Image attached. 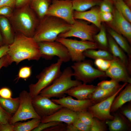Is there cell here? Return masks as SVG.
Here are the masks:
<instances>
[{
  "label": "cell",
  "mask_w": 131,
  "mask_h": 131,
  "mask_svg": "<svg viewBox=\"0 0 131 131\" xmlns=\"http://www.w3.org/2000/svg\"><path fill=\"white\" fill-rule=\"evenodd\" d=\"M8 46L7 54L11 64H17L25 60H38L41 57L38 43L33 37L16 32L13 41Z\"/></svg>",
  "instance_id": "cell-1"
},
{
  "label": "cell",
  "mask_w": 131,
  "mask_h": 131,
  "mask_svg": "<svg viewBox=\"0 0 131 131\" xmlns=\"http://www.w3.org/2000/svg\"><path fill=\"white\" fill-rule=\"evenodd\" d=\"M71 25L61 19L46 15L40 20L33 37L37 42L55 41L60 34L69 30Z\"/></svg>",
  "instance_id": "cell-2"
},
{
  "label": "cell",
  "mask_w": 131,
  "mask_h": 131,
  "mask_svg": "<svg viewBox=\"0 0 131 131\" xmlns=\"http://www.w3.org/2000/svg\"><path fill=\"white\" fill-rule=\"evenodd\" d=\"M16 32L33 37L40 20L29 5L16 8L8 18Z\"/></svg>",
  "instance_id": "cell-3"
},
{
  "label": "cell",
  "mask_w": 131,
  "mask_h": 131,
  "mask_svg": "<svg viewBox=\"0 0 131 131\" xmlns=\"http://www.w3.org/2000/svg\"><path fill=\"white\" fill-rule=\"evenodd\" d=\"M73 72L71 67L65 68L60 75L50 85L42 90L39 94L49 98H61L66 96V92L74 87L82 83L76 80H73Z\"/></svg>",
  "instance_id": "cell-4"
},
{
  "label": "cell",
  "mask_w": 131,
  "mask_h": 131,
  "mask_svg": "<svg viewBox=\"0 0 131 131\" xmlns=\"http://www.w3.org/2000/svg\"><path fill=\"white\" fill-rule=\"evenodd\" d=\"M63 63L59 59L57 62L45 68L36 76L37 82L29 86V93L32 98L39 94L42 90L51 84L60 75Z\"/></svg>",
  "instance_id": "cell-5"
},
{
  "label": "cell",
  "mask_w": 131,
  "mask_h": 131,
  "mask_svg": "<svg viewBox=\"0 0 131 131\" xmlns=\"http://www.w3.org/2000/svg\"><path fill=\"white\" fill-rule=\"evenodd\" d=\"M56 41L61 43L66 47L69 52L71 60L74 62L85 59L86 57L83 52L86 50L90 49H103L95 42L78 41L61 37H58Z\"/></svg>",
  "instance_id": "cell-6"
},
{
  "label": "cell",
  "mask_w": 131,
  "mask_h": 131,
  "mask_svg": "<svg viewBox=\"0 0 131 131\" xmlns=\"http://www.w3.org/2000/svg\"><path fill=\"white\" fill-rule=\"evenodd\" d=\"M76 79L87 84L96 79L106 77L105 73L94 68L89 60L75 62L71 66Z\"/></svg>",
  "instance_id": "cell-7"
},
{
  "label": "cell",
  "mask_w": 131,
  "mask_h": 131,
  "mask_svg": "<svg viewBox=\"0 0 131 131\" xmlns=\"http://www.w3.org/2000/svg\"><path fill=\"white\" fill-rule=\"evenodd\" d=\"M20 104L16 112L11 117L9 123L13 124L20 121L41 117L35 111L32 103V98L29 92L23 90L20 93Z\"/></svg>",
  "instance_id": "cell-8"
},
{
  "label": "cell",
  "mask_w": 131,
  "mask_h": 131,
  "mask_svg": "<svg viewBox=\"0 0 131 131\" xmlns=\"http://www.w3.org/2000/svg\"><path fill=\"white\" fill-rule=\"evenodd\" d=\"M99 29L94 25H89L81 20L75 19L70 29L60 34L58 37H74L80 38L82 40L95 42L94 36Z\"/></svg>",
  "instance_id": "cell-9"
},
{
  "label": "cell",
  "mask_w": 131,
  "mask_h": 131,
  "mask_svg": "<svg viewBox=\"0 0 131 131\" xmlns=\"http://www.w3.org/2000/svg\"><path fill=\"white\" fill-rule=\"evenodd\" d=\"M38 43L41 57L49 60L56 56L63 62H67L71 60L67 49L61 43L56 41Z\"/></svg>",
  "instance_id": "cell-10"
},
{
  "label": "cell",
  "mask_w": 131,
  "mask_h": 131,
  "mask_svg": "<svg viewBox=\"0 0 131 131\" xmlns=\"http://www.w3.org/2000/svg\"><path fill=\"white\" fill-rule=\"evenodd\" d=\"M74 11L72 0H52L46 15L58 18L72 25L75 20Z\"/></svg>",
  "instance_id": "cell-11"
},
{
  "label": "cell",
  "mask_w": 131,
  "mask_h": 131,
  "mask_svg": "<svg viewBox=\"0 0 131 131\" xmlns=\"http://www.w3.org/2000/svg\"><path fill=\"white\" fill-rule=\"evenodd\" d=\"M127 84V83H124L122 87L114 94L101 101L89 107L87 110L93 117L101 120L106 121L107 120L113 119L114 116L110 113L112 103L115 98Z\"/></svg>",
  "instance_id": "cell-12"
},
{
  "label": "cell",
  "mask_w": 131,
  "mask_h": 131,
  "mask_svg": "<svg viewBox=\"0 0 131 131\" xmlns=\"http://www.w3.org/2000/svg\"><path fill=\"white\" fill-rule=\"evenodd\" d=\"M32 103L35 111L41 118L53 114L63 107L49 98L39 94L32 98Z\"/></svg>",
  "instance_id": "cell-13"
},
{
  "label": "cell",
  "mask_w": 131,
  "mask_h": 131,
  "mask_svg": "<svg viewBox=\"0 0 131 131\" xmlns=\"http://www.w3.org/2000/svg\"><path fill=\"white\" fill-rule=\"evenodd\" d=\"M106 76L119 82L131 83L130 74L125 64L118 58L115 57L105 72Z\"/></svg>",
  "instance_id": "cell-14"
},
{
  "label": "cell",
  "mask_w": 131,
  "mask_h": 131,
  "mask_svg": "<svg viewBox=\"0 0 131 131\" xmlns=\"http://www.w3.org/2000/svg\"><path fill=\"white\" fill-rule=\"evenodd\" d=\"M113 18L108 22L110 28L122 35L131 43V25L120 11L116 8L113 12Z\"/></svg>",
  "instance_id": "cell-15"
},
{
  "label": "cell",
  "mask_w": 131,
  "mask_h": 131,
  "mask_svg": "<svg viewBox=\"0 0 131 131\" xmlns=\"http://www.w3.org/2000/svg\"><path fill=\"white\" fill-rule=\"evenodd\" d=\"M51 100L57 104L76 112L87 110L89 107L94 105L90 99H75L69 95L58 99L52 98Z\"/></svg>",
  "instance_id": "cell-16"
},
{
  "label": "cell",
  "mask_w": 131,
  "mask_h": 131,
  "mask_svg": "<svg viewBox=\"0 0 131 131\" xmlns=\"http://www.w3.org/2000/svg\"><path fill=\"white\" fill-rule=\"evenodd\" d=\"M77 118V112L62 107L53 114L42 117L41 123L56 121L69 124H72Z\"/></svg>",
  "instance_id": "cell-17"
},
{
  "label": "cell",
  "mask_w": 131,
  "mask_h": 131,
  "mask_svg": "<svg viewBox=\"0 0 131 131\" xmlns=\"http://www.w3.org/2000/svg\"><path fill=\"white\" fill-rule=\"evenodd\" d=\"M97 86L83 83L70 88L66 92V94L74 97L78 99H89L95 90Z\"/></svg>",
  "instance_id": "cell-18"
},
{
  "label": "cell",
  "mask_w": 131,
  "mask_h": 131,
  "mask_svg": "<svg viewBox=\"0 0 131 131\" xmlns=\"http://www.w3.org/2000/svg\"><path fill=\"white\" fill-rule=\"evenodd\" d=\"M99 12V9L97 7H92L89 10L83 12L74 11V17L75 19L84 20L91 23L99 29L102 25Z\"/></svg>",
  "instance_id": "cell-19"
},
{
  "label": "cell",
  "mask_w": 131,
  "mask_h": 131,
  "mask_svg": "<svg viewBox=\"0 0 131 131\" xmlns=\"http://www.w3.org/2000/svg\"><path fill=\"white\" fill-rule=\"evenodd\" d=\"M109 52L115 58L120 59L125 65L130 74L131 72V60L109 35L107 36Z\"/></svg>",
  "instance_id": "cell-20"
},
{
  "label": "cell",
  "mask_w": 131,
  "mask_h": 131,
  "mask_svg": "<svg viewBox=\"0 0 131 131\" xmlns=\"http://www.w3.org/2000/svg\"><path fill=\"white\" fill-rule=\"evenodd\" d=\"M116 97L112 105L110 112L116 111L125 104L131 100V83H128Z\"/></svg>",
  "instance_id": "cell-21"
},
{
  "label": "cell",
  "mask_w": 131,
  "mask_h": 131,
  "mask_svg": "<svg viewBox=\"0 0 131 131\" xmlns=\"http://www.w3.org/2000/svg\"><path fill=\"white\" fill-rule=\"evenodd\" d=\"M0 30L6 44L9 45L14 41L15 33L8 19L0 16Z\"/></svg>",
  "instance_id": "cell-22"
},
{
  "label": "cell",
  "mask_w": 131,
  "mask_h": 131,
  "mask_svg": "<svg viewBox=\"0 0 131 131\" xmlns=\"http://www.w3.org/2000/svg\"><path fill=\"white\" fill-rule=\"evenodd\" d=\"M122 85H121L118 88L110 90L104 89L97 86L89 99L94 104L98 103L114 94L122 87Z\"/></svg>",
  "instance_id": "cell-23"
},
{
  "label": "cell",
  "mask_w": 131,
  "mask_h": 131,
  "mask_svg": "<svg viewBox=\"0 0 131 131\" xmlns=\"http://www.w3.org/2000/svg\"><path fill=\"white\" fill-rule=\"evenodd\" d=\"M50 4L49 0H31L29 6L40 20L46 15Z\"/></svg>",
  "instance_id": "cell-24"
},
{
  "label": "cell",
  "mask_w": 131,
  "mask_h": 131,
  "mask_svg": "<svg viewBox=\"0 0 131 131\" xmlns=\"http://www.w3.org/2000/svg\"><path fill=\"white\" fill-rule=\"evenodd\" d=\"M108 30L109 35L123 51L127 53L129 59L131 60V48L126 39L110 28L108 29Z\"/></svg>",
  "instance_id": "cell-25"
},
{
  "label": "cell",
  "mask_w": 131,
  "mask_h": 131,
  "mask_svg": "<svg viewBox=\"0 0 131 131\" xmlns=\"http://www.w3.org/2000/svg\"><path fill=\"white\" fill-rule=\"evenodd\" d=\"M19 104V97L4 98L0 96V104L7 112L12 116L16 112Z\"/></svg>",
  "instance_id": "cell-26"
},
{
  "label": "cell",
  "mask_w": 131,
  "mask_h": 131,
  "mask_svg": "<svg viewBox=\"0 0 131 131\" xmlns=\"http://www.w3.org/2000/svg\"><path fill=\"white\" fill-rule=\"evenodd\" d=\"M102 0H73V9L74 11L83 12L93 7L100 5Z\"/></svg>",
  "instance_id": "cell-27"
},
{
  "label": "cell",
  "mask_w": 131,
  "mask_h": 131,
  "mask_svg": "<svg viewBox=\"0 0 131 131\" xmlns=\"http://www.w3.org/2000/svg\"><path fill=\"white\" fill-rule=\"evenodd\" d=\"M105 123L110 131H123L127 130L128 128L127 124L120 116L116 115L111 120H107Z\"/></svg>",
  "instance_id": "cell-28"
},
{
  "label": "cell",
  "mask_w": 131,
  "mask_h": 131,
  "mask_svg": "<svg viewBox=\"0 0 131 131\" xmlns=\"http://www.w3.org/2000/svg\"><path fill=\"white\" fill-rule=\"evenodd\" d=\"M90 49L85 51L83 54L86 57L94 59H102L112 60L114 57L108 51L106 50L99 49Z\"/></svg>",
  "instance_id": "cell-29"
},
{
  "label": "cell",
  "mask_w": 131,
  "mask_h": 131,
  "mask_svg": "<svg viewBox=\"0 0 131 131\" xmlns=\"http://www.w3.org/2000/svg\"><path fill=\"white\" fill-rule=\"evenodd\" d=\"M40 119L33 118L24 122H17L13 124L14 131H31L37 127L40 123Z\"/></svg>",
  "instance_id": "cell-30"
},
{
  "label": "cell",
  "mask_w": 131,
  "mask_h": 131,
  "mask_svg": "<svg viewBox=\"0 0 131 131\" xmlns=\"http://www.w3.org/2000/svg\"><path fill=\"white\" fill-rule=\"evenodd\" d=\"M99 30V32L95 35L94 36L95 42L97 43L103 49L109 51L107 38L105 26L102 24Z\"/></svg>",
  "instance_id": "cell-31"
},
{
  "label": "cell",
  "mask_w": 131,
  "mask_h": 131,
  "mask_svg": "<svg viewBox=\"0 0 131 131\" xmlns=\"http://www.w3.org/2000/svg\"><path fill=\"white\" fill-rule=\"evenodd\" d=\"M114 3L116 8L118 9L123 16L130 22H131V11L123 0H116Z\"/></svg>",
  "instance_id": "cell-32"
},
{
  "label": "cell",
  "mask_w": 131,
  "mask_h": 131,
  "mask_svg": "<svg viewBox=\"0 0 131 131\" xmlns=\"http://www.w3.org/2000/svg\"><path fill=\"white\" fill-rule=\"evenodd\" d=\"M77 118L86 125L90 127L93 117L87 110L77 112Z\"/></svg>",
  "instance_id": "cell-33"
},
{
  "label": "cell",
  "mask_w": 131,
  "mask_h": 131,
  "mask_svg": "<svg viewBox=\"0 0 131 131\" xmlns=\"http://www.w3.org/2000/svg\"><path fill=\"white\" fill-rule=\"evenodd\" d=\"M105 121L101 120L93 117L92 124L90 127V131H106L107 130Z\"/></svg>",
  "instance_id": "cell-34"
},
{
  "label": "cell",
  "mask_w": 131,
  "mask_h": 131,
  "mask_svg": "<svg viewBox=\"0 0 131 131\" xmlns=\"http://www.w3.org/2000/svg\"><path fill=\"white\" fill-rule=\"evenodd\" d=\"M119 83L111 79L109 81H103L98 83L97 86L105 90H112L119 87L121 85H120Z\"/></svg>",
  "instance_id": "cell-35"
},
{
  "label": "cell",
  "mask_w": 131,
  "mask_h": 131,
  "mask_svg": "<svg viewBox=\"0 0 131 131\" xmlns=\"http://www.w3.org/2000/svg\"><path fill=\"white\" fill-rule=\"evenodd\" d=\"M112 60L97 59L95 60L94 63L98 69L105 72L110 67Z\"/></svg>",
  "instance_id": "cell-36"
},
{
  "label": "cell",
  "mask_w": 131,
  "mask_h": 131,
  "mask_svg": "<svg viewBox=\"0 0 131 131\" xmlns=\"http://www.w3.org/2000/svg\"><path fill=\"white\" fill-rule=\"evenodd\" d=\"M31 67L24 66L20 69L18 75V79L22 78L25 79L30 77L31 74Z\"/></svg>",
  "instance_id": "cell-37"
},
{
  "label": "cell",
  "mask_w": 131,
  "mask_h": 131,
  "mask_svg": "<svg viewBox=\"0 0 131 131\" xmlns=\"http://www.w3.org/2000/svg\"><path fill=\"white\" fill-rule=\"evenodd\" d=\"M62 123L56 121H52L47 122L40 123L39 125L33 129L32 131H44L46 129L60 124Z\"/></svg>",
  "instance_id": "cell-38"
},
{
  "label": "cell",
  "mask_w": 131,
  "mask_h": 131,
  "mask_svg": "<svg viewBox=\"0 0 131 131\" xmlns=\"http://www.w3.org/2000/svg\"><path fill=\"white\" fill-rule=\"evenodd\" d=\"M12 115L8 113L0 104V123L5 124L9 123Z\"/></svg>",
  "instance_id": "cell-39"
},
{
  "label": "cell",
  "mask_w": 131,
  "mask_h": 131,
  "mask_svg": "<svg viewBox=\"0 0 131 131\" xmlns=\"http://www.w3.org/2000/svg\"><path fill=\"white\" fill-rule=\"evenodd\" d=\"M113 2L103 0L100 4L99 10L103 12H108L112 13L114 9L112 6Z\"/></svg>",
  "instance_id": "cell-40"
},
{
  "label": "cell",
  "mask_w": 131,
  "mask_h": 131,
  "mask_svg": "<svg viewBox=\"0 0 131 131\" xmlns=\"http://www.w3.org/2000/svg\"><path fill=\"white\" fill-rule=\"evenodd\" d=\"M72 124L80 131H90V127L86 125L78 118Z\"/></svg>",
  "instance_id": "cell-41"
},
{
  "label": "cell",
  "mask_w": 131,
  "mask_h": 131,
  "mask_svg": "<svg viewBox=\"0 0 131 131\" xmlns=\"http://www.w3.org/2000/svg\"><path fill=\"white\" fill-rule=\"evenodd\" d=\"M13 11V9L10 7L4 6L0 7V16L8 18L12 16Z\"/></svg>",
  "instance_id": "cell-42"
},
{
  "label": "cell",
  "mask_w": 131,
  "mask_h": 131,
  "mask_svg": "<svg viewBox=\"0 0 131 131\" xmlns=\"http://www.w3.org/2000/svg\"><path fill=\"white\" fill-rule=\"evenodd\" d=\"M99 15L101 22H109L111 21L113 18V15L111 13L103 12L100 11Z\"/></svg>",
  "instance_id": "cell-43"
},
{
  "label": "cell",
  "mask_w": 131,
  "mask_h": 131,
  "mask_svg": "<svg viewBox=\"0 0 131 131\" xmlns=\"http://www.w3.org/2000/svg\"><path fill=\"white\" fill-rule=\"evenodd\" d=\"M12 93L9 88L4 87L0 89V96L4 98H12Z\"/></svg>",
  "instance_id": "cell-44"
},
{
  "label": "cell",
  "mask_w": 131,
  "mask_h": 131,
  "mask_svg": "<svg viewBox=\"0 0 131 131\" xmlns=\"http://www.w3.org/2000/svg\"><path fill=\"white\" fill-rule=\"evenodd\" d=\"M67 124L63 123L59 124L51 127L45 130V131H65Z\"/></svg>",
  "instance_id": "cell-45"
},
{
  "label": "cell",
  "mask_w": 131,
  "mask_h": 131,
  "mask_svg": "<svg viewBox=\"0 0 131 131\" xmlns=\"http://www.w3.org/2000/svg\"><path fill=\"white\" fill-rule=\"evenodd\" d=\"M16 0H0V7L7 6L13 9L15 7Z\"/></svg>",
  "instance_id": "cell-46"
},
{
  "label": "cell",
  "mask_w": 131,
  "mask_h": 131,
  "mask_svg": "<svg viewBox=\"0 0 131 131\" xmlns=\"http://www.w3.org/2000/svg\"><path fill=\"white\" fill-rule=\"evenodd\" d=\"M11 64L9 58L7 54L0 59V70L2 67L7 66Z\"/></svg>",
  "instance_id": "cell-47"
},
{
  "label": "cell",
  "mask_w": 131,
  "mask_h": 131,
  "mask_svg": "<svg viewBox=\"0 0 131 131\" xmlns=\"http://www.w3.org/2000/svg\"><path fill=\"white\" fill-rule=\"evenodd\" d=\"M121 113L125 116L130 122H131V108L129 106L124 108L121 111Z\"/></svg>",
  "instance_id": "cell-48"
},
{
  "label": "cell",
  "mask_w": 131,
  "mask_h": 131,
  "mask_svg": "<svg viewBox=\"0 0 131 131\" xmlns=\"http://www.w3.org/2000/svg\"><path fill=\"white\" fill-rule=\"evenodd\" d=\"M0 131H14L13 124L9 123L5 124L0 123Z\"/></svg>",
  "instance_id": "cell-49"
},
{
  "label": "cell",
  "mask_w": 131,
  "mask_h": 131,
  "mask_svg": "<svg viewBox=\"0 0 131 131\" xmlns=\"http://www.w3.org/2000/svg\"><path fill=\"white\" fill-rule=\"evenodd\" d=\"M31 0H16L15 7L18 8L23 7L29 5Z\"/></svg>",
  "instance_id": "cell-50"
},
{
  "label": "cell",
  "mask_w": 131,
  "mask_h": 131,
  "mask_svg": "<svg viewBox=\"0 0 131 131\" xmlns=\"http://www.w3.org/2000/svg\"><path fill=\"white\" fill-rule=\"evenodd\" d=\"M8 50V45L5 44L0 46V59L7 54Z\"/></svg>",
  "instance_id": "cell-51"
},
{
  "label": "cell",
  "mask_w": 131,
  "mask_h": 131,
  "mask_svg": "<svg viewBox=\"0 0 131 131\" xmlns=\"http://www.w3.org/2000/svg\"><path fill=\"white\" fill-rule=\"evenodd\" d=\"M66 131H79L78 129L72 124H67Z\"/></svg>",
  "instance_id": "cell-52"
},
{
  "label": "cell",
  "mask_w": 131,
  "mask_h": 131,
  "mask_svg": "<svg viewBox=\"0 0 131 131\" xmlns=\"http://www.w3.org/2000/svg\"><path fill=\"white\" fill-rule=\"evenodd\" d=\"M5 44V41L0 30V46H1Z\"/></svg>",
  "instance_id": "cell-53"
},
{
  "label": "cell",
  "mask_w": 131,
  "mask_h": 131,
  "mask_svg": "<svg viewBox=\"0 0 131 131\" xmlns=\"http://www.w3.org/2000/svg\"><path fill=\"white\" fill-rule=\"evenodd\" d=\"M124 2L127 6L130 8L131 5V0H125Z\"/></svg>",
  "instance_id": "cell-54"
},
{
  "label": "cell",
  "mask_w": 131,
  "mask_h": 131,
  "mask_svg": "<svg viewBox=\"0 0 131 131\" xmlns=\"http://www.w3.org/2000/svg\"><path fill=\"white\" fill-rule=\"evenodd\" d=\"M106 0V1H109V2H113V1H112V0Z\"/></svg>",
  "instance_id": "cell-55"
},
{
  "label": "cell",
  "mask_w": 131,
  "mask_h": 131,
  "mask_svg": "<svg viewBox=\"0 0 131 131\" xmlns=\"http://www.w3.org/2000/svg\"><path fill=\"white\" fill-rule=\"evenodd\" d=\"M111 0L113 1V2H115V1H116V0Z\"/></svg>",
  "instance_id": "cell-56"
},
{
  "label": "cell",
  "mask_w": 131,
  "mask_h": 131,
  "mask_svg": "<svg viewBox=\"0 0 131 131\" xmlns=\"http://www.w3.org/2000/svg\"></svg>",
  "instance_id": "cell-57"
},
{
  "label": "cell",
  "mask_w": 131,
  "mask_h": 131,
  "mask_svg": "<svg viewBox=\"0 0 131 131\" xmlns=\"http://www.w3.org/2000/svg\"></svg>",
  "instance_id": "cell-58"
}]
</instances>
